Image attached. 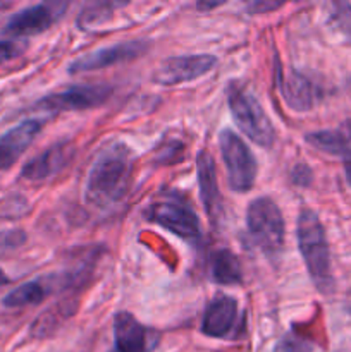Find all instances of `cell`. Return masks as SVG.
I'll return each mask as SVG.
<instances>
[{
  "instance_id": "6da1fadb",
  "label": "cell",
  "mask_w": 351,
  "mask_h": 352,
  "mask_svg": "<svg viewBox=\"0 0 351 352\" xmlns=\"http://www.w3.org/2000/svg\"><path fill=\"white\" fill-rule=\"evenodd\" d=\"M133 150L124 141H109L96 153L88 177L85 196L96 208H110L124 199L133 177Z\"/></svg>"
},
{
  "instance_id": "7a4b0ae2",
  "label": "cell",
  "mask_w": 351,
  "mask_h": 352,
  "mask_svg": "<svg viewBox=\"0 0 351 352\" xmlns=\"http://www.w3.org/2000/svg\"><path fill=\"white\" fill-rule=\"evenodd\" d=\"M296 239H298L299 253L317 291L323 296L332 294L336 282H334L332 265H330L329 243H327L326 229L313 210L303 208L299 212L298 222H296Z\"/></svg>"
},
{
  "instance_id": "3957f363",
  "label": "cell",
  "mask_w": 351,
  "mask_h": 352,
  "mask_svg": "<svg viewBox=\"0 0 351 352\" xmlns=\"http://www.w3.org/2000/svg\"><path fill=\"white\" fill-rule=\"evenodd\" d=\"M227 103L231 116L244 136L262 148H272L275 143V127L270 117L260 105L248 86L233 82L227 88Z\"/></svg>"
},
{
  "instance_id": "277c9868",
  "label": "cell",
  "mask_w": 351,
  "mask_h": 352,
  "mask_svg": "<svg viewBox=\"0 0 351 352\" xmlns=\"http://www.w3.org/2000/svg\"><path fill=\"white\" fill-rule=\"evenodd\" d=\"M246 226L265 256L275 260L284 248V220L279 206L265 196L253 199L248 206Z\"/></svg>"
},
{
  "instance_id": "5b68a950",
  "label": "cell",
  "mask_w": 351,
  "mask_h": 352,
  "mask_svg": "<svg viewBox=\"0 0 351 352\" xmlns=\"http://www.w3.org/2000/svg\"><path fill=\"white\" fill-rule=\"evenodd\" d=\"M219 146L229 188L236 192H248L257 179V160L248 144L234 131L222 129L219 134Z\"/></svg>"
},
{
  "instance_id": "8992f818",
  "label": "cell",
  "mask_w": 351,
  "mask_h": 352,
  "mask_svg": "<svg viewBox=\"0 0 351 352\" xmlns=\"http://www.w3.org/2000/svg\"><path fill=\"white\" fill-rule=\"evenodd\" d=\"M147 219L184 241H198L202 236L198 215L184 199L176 195L164 196L151 203L147 210Z\"/></svg>"
},
{
  "instance_id": "52a82bcc",
  "label": "cell",
  "mask_w": 351,
  "mask_h": 352,
  "mask_svg": "<svg viewBox=\"0 0 351 352\" xmlns=\"http://www.w3.org/2000/svg\"><path fill=\"white\" fill-rule=\"evenodd\" d=\"M112 95V88L107 85L71 86L62 91L52 93L36 103L40 110L48 112H76L102 105Z\"/></svg>"
},
{
  "instance_id": "ba28073f",
  "label": "cell",
  "mask_w": 351,
  "mask_h": 352,
  "mask_svg": "<svg viewBox=\"0 0 351 352\" xmlns=\"http://www.w3.org/2000/svg\"><path fill=\"white\" fill-rule=\"evenodd\" d=\"M217 58L210 54H195V55H174L158 65L153 72V81L162 86L181 85L186 81H195L203 74L210 72Z\"/></svg>"
},
{
  "instance_id": "9c48e42d",
  "label": "cell",
  "mask_w": 351,
  "mask_h": 352,
  "mask_svg": "<svg viewBox=\"0 0 351 352\" xmlns=\"http://www.w3.org/2000/svg\"><path fill=\"white\" fill-rule=\"evenodd\" d=\"M158 339V332L145 327L131 313L120 311L114 318V352H151Z\"/></svg>"
},
{
  "instance_id": "30bf717a",
  "label": "cell",
  "mask_w": 351,
  "mask_h": 352,
  "mask_svg": "<svg viewBox=\"0 0 351 352\" xmlns=\"http://www.w3.org/2000/svg\"><path fill=\"white\" fill-rule=\"evenodd\" d=\"M148 48L147 41L141 40H129L123 41V43H116L112 47L100 48V50L92 52V54L79 57L78 60L72 62L69 65V72L76 74V72H88V71H98V69L110 67V65L124 64V62L134 60L145 54Z\"/></svg>"
},
{
  "instance_id": "8fae6325",
  "label": "cell",
  "mask_w": 351,
  "mask_h": 352,
  "mask_svg": "<svg viewBox=\"0 0 351 352\" xmlns=\"http://www.w3.org/2000/svg\"><path fill=\"white\" fill-rule=\"evenodd\" d=\"M240 309L236 299L226 294H217L206 305L202 320V333L212 339H231L237 327Z\"/></svg>"
},
{
  "instance_id": "7c38bea8",
  "label": "cell",
  "mask_w": 351,
  "mask_h": 352,
  "mask_svg": "<svg viewBox=\"0 0 351 352\" xmlns=\"http://www.w3.org/2000/svg\"><path fill=\"white\" fill-rule=\"evenodd\" d=\"M196 174H198L200 198L205 206V213L212 226H217L222 220L224 213L222 195H220L219 182H217L215 160L206 150L198 151L196 155Z\"/></svg>"
},
{
  "instance_id": "4fadbf2b",
  "label": "cell",
  "mask_w": 351,
  "mask_h": 352,
  "mask_svg": "<svg viewBox=\"0 0 351 352\" xmlns=\"http://www.w3.org/2000/svg\"><path fill=\"white\" fill-rule=\"evenodd\" d=\"M72 155H74V146L69 141H58L47 148L43 153L26 162L21 170V177L28 181H45L48 177H54L62 168L67 167L69 162L72 160Z\"/></svg>"
},
{
  "instance_id": "5bb4252c",
  "label": "cell",
  "mask_w": 351,
  "mask_h": 352,
  "mask_svg": "<svg viewBox=\"0 0 351 352\" xmlns=\"http://www.w3.org/2000/svg\"><path fill=\"white\" fill-rule=\"evenodd\" d=\"M55 19H57V12L54 10V6H50V3H38V6L26 7V9L14 14L7 21L2 33L14 38L34 36V34L47 31L55 23Z\"/></svg>"
},
{
  "instance_id": "9a60e30c",
  "label": "cell",
  "mask_w": 351,
  "mask_h": 352,
  "mask_svg": "<svg viewBox=\"0 0 351 352\" xmlns=\"http://www.w3.org/2000/svg\"><path fill=\"white\" fill-rule=\"evenodd\" d=\"M41 120L28 119L0 136V170L12 167L41 131Z\"/></svg>"
},
{
  "instance_id": "2e32d148",
  "label": "cell",
  "mask_w": 351,
  "mask_h": 352,
  "mask_svg": "<svg viewBox=\"0 0 351 352\" xmlns=\"http://www.w3.org/2000/svg\"><path fill=\"white\" fill-rule=\"evenodd\" d=\"M286 105L296 112H308L320 100L319 86L299 72L291 71L279 82Z\"/></svg>"
},
{
  "instance_id": "e0dca14e",
  "label": "cell",
  "mask_w": 351,
  "mask_h": 352,
  "mask_svg": "<svg viewBox=\"0 0 351 352\" xmlns=\"http://www.w3.org/2000/svg\"><path fill=\"white\" fill-rule=\"evenodd\" d=\"M55 277H45L36 278V280H30L26 284L19 285L17 289L10 291L9 294L3 298L2 305L6 308H24V306H33L43 301L54 287Z\"/></svg>"
},
{
  "instance_id": "ac0fdd59",
  "label": "cell",
  "mask_w": 351,
  "mask_h": 352,
  "mask_svg": "<svg viewBox=\"0 0 351 352\" xmlns=\"http://www.w3.org/2000/svg\"><path fill=\"white\" fill-rule=\"evenodd\" d=\"M210 277L219 285H240L243 282V268L231 250H217L210 256Z\"/></svg>"
},
{
  "instance_id": "d6986e66",
  "label": "cell",
  "mask_w": 351,
  "mask_h": 352,
  "mask_svg": "<svg viewBox=\"0 0 351 352\" xmlns=\"http://www.w3.org/2000/svg\"><path fill=\"white\" fill-rule=\"evenodd\" d=\"M305 141L323 153L343 158L344 164L351 162V141L339 131H315V133L306 134Z\"/></svg>"
},
{
  "instance_id": "ffe728a7",
  "label": "cell",
  "mask_w": 351,
  "mask_h": 352,
  "mask_svg": "<svg viewBox=\"0 0 351 352\" xmlns=\"http://www.w3.org/2000/svg\"><path fill=\"white\" fill-rule=\"evenodd\" d=\"M120 6H126V3H119V2H95L86 6V9L83 10L81 16H79L78 23L81 24L83 30L89 26H96V24L103 23L107 17H110L114 9Z\"/></svg>"
},
{
  "instance_id": "44dd1931",
  "label": "cell",
  "mask_w": 351,
  "mask_h": 352,
  "mask_svg": "<svg viewBox=\"0 0 351 352\" xmlns=\"http://www.w3.org/2000/svg\"><path fill=\"white\" fill-rule=\"evenodd\" d=\"M67 315H72L71 311H61L58 308H50L36 320V322L31 325V336L36 337V339H43V337L50 336L54 332V329H57L58 320L67 318Z\"/></svg>"
},
{
  "instance_id": "7402d4cb",
  "label": "cell",
  "mask_w": 351,
  "mask_h": 352,
  "mask_svg": "<svg viewBox=\"0 0 351 352\" xmlns=\"http://www.w3.org/2000/svg\"><path fill=\"white\" fill-rule=\"evenodd\" d=\"M313 349L315 346L312 340L296 332H289L277 340L272 352H313Z\"/></svg>"
},
{
  "instance_id": "603a6c76",
  "label": "cell",
  "mask_w": 351,
  "mask_h": 352,
  "mask_svg": "<svg viewBox=\"0 0 351 352\" xmlns=\"http://www.w3.org/2000/svg\"><path fill=\"white\" fill-rule=\"evenodd\" d=\"M330 23H332L341 33L346 34L348 38H351V3L348 2L332 3Z\"/></svg>"
},
{
  "instance_id": "cb8c5ba5",
  "label": "cell",
  "mask_w": 351,
  "mask_h": 352,
  "mask_svg": "<svg viewBox=\"0 0 351 352\" xmlns=\"http://www.w3.org/2000/svg\"><path fill=\"white\" fill-rule=\"evenodd\" d=\"M23 50V45L16 43V41H0V65L3 62H9L12 58H16Z\"/></svg>"
},
{
  "instance_id": "d4e9b609",
  "label": "cell",
  "mask_w": 351,
  "mask_h": 352,
  "mask_svg": "<svg viewBox=\"0 0 351 352\" xmlns=\"http://www.w3.org/2000/svg\"><path fill=\"white\" fill-rule=\"evenodd\" d=\"M291 177H292V182H295L296 186H301V188H306V186L312 184L313 174H312V170H310L308 165L298 164L295 168H292Z\"/></svg>"
},
{
  "instance_id": "484cf974",
  "label": "cell",
  "mask_w": 351,
  "mask_h": 352,
  "mask_svg": "<svg viewBox=\"0 0 351 352\" xmlns=\"http://www.w3.org/2000/svg\"><path fill=\"white\" fill-rule=\"evenodd\" d=\"M284 6L282 2H264V0H258V2H253L248 6V12L250 14H265L270 12V10L281 9Z\"/></svg>"
},
{
  "instance_id": "4316f807",
  "label": "cell",
  "mask_w": 351,
  "mask_h": 352,
  "mask_svg": "<svg viewBox=\"0 0 351 352\" xmlns=\"http://www.w3.org/2000/svg\"><path fill=\"white\" fill-rule=\"evenodd\" d=\"M224 2H198L196 3V9H200V10H210V9H215V7H219V6H222Z\"/></svg>"
},
{
  "instance_id": "83f0119b",
  "label": "cell",
  "mask_w": 351,
  "mask_h": 352,
  "mask_svg": "<svg viewBox=\"0 0 351 352\" xmlns=\"http://www.w3.org/2000/svg\"><path fill=\"white\" fill-rule=\"evenodd\" d=\"M344 172H346L348 184L351 186V162H346V164H344Z\"/></svg>"
},
{
  "instance_id": "f1b7e54d",
  "label": "cell",
  "mask_w": 351,
  "mask_h": 352,
  "mask_svg": "<svg viewBox=\"0 0 351 352\" xmlns=\"http://www.w3.org/2000/svg\"><path fill=\"white\" fill-rule=\"evenodd\" d=\"M344 308H346V311L351 315V291L346 294V301H344Z\"/></svg>"
},
{
  "instance_id": "f546056e",
  "label": "cell",
  "mask_w": 351,
  "mask_h": 352,
  "mask_svg": "<svg viewBox=\"0 0 351 352\" xmlns=\"http://www.w3.org/2000/svg\"><path fill=\"white\" fill-rule=\"evenodd\" d=\"M7 284H9V277L3 274V270H0V287H2V285H7Z\"/></svg>"
},
{
  "instance_id": "4dcf8cb0",
  "label": "cell",
  "mask_w": 351,
  "mask_h": 352,
  "mask_svg": "<svg viewBox=\"0 0 351 352\" xmlns=\"http://www.w3.org/2000/svg\"><path fill=\"white\" fill-rule=\"evenodd\" d=\"M344 129H346V133L351 136V120H348V122H344Z\"/></svg>"
}]
</instances>
